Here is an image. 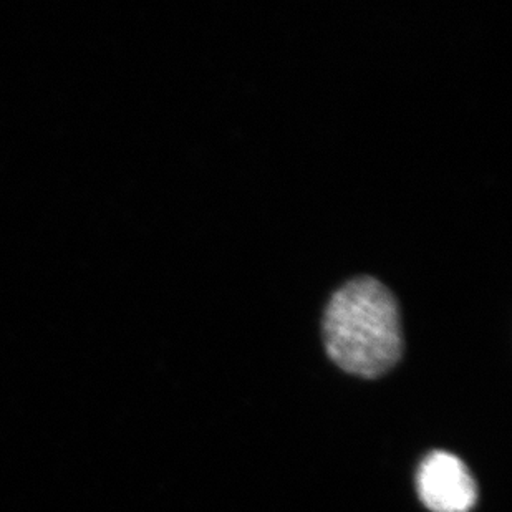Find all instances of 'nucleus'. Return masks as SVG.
I'll return each mask as SVG.
<instances>
[{
	"mask_svg": "<svg viewBox=\"0 0 512 512\" xmlns=\"http://www.w3.org/2000/svg\"><path fill=\"white\" fill-rule=\"evenodd\" d=\"M325 350L343 372L383 377L403 355L400 307L388 287L357 277L330 297L324 314Z\"/></svg>",
	"mask_w": 512,
	"mask_h": 512,
	"instance_id": "1",
	"label": "nucleus"
},
{
	"mask_svg": "<svg viewBox=\"0 0 512 512\" xmlns=\"http://www.w3.org/2000/svg\"><path fill=\"white\" fill-rule=\"evenodd\" d=\"M418 494L431 512H469L476 504L478 488L461 459L436 451L421 463Z\"/></svg>",
	"mask_w": 512,
	"mask_h": 512,
	"instance_id": "2",
	"label": "nucleus"
}]
</instances>
